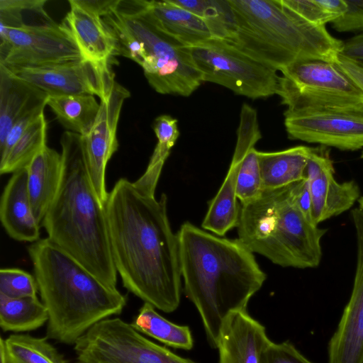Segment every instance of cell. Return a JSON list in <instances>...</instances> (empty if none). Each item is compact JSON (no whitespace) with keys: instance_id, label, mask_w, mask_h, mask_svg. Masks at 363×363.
I'll return each mask as SVG.
<instances>
[{"instance_id":"d4e9b609","label":"cell","mask_w":363,"mask_h":363,"mask_svg":"<svg viewBox=\"0 0 363 363\" xmlns=\"http://www.w3.org/2000/svg\"><path fill=\"white\" fill-rule=\"evenodd\" d=\"M47 106L67 131L81 135L91 128L100 109V103L89 94L49 96Z\"/></svg>"},{"instance_id":"3957f363","label":"cell","mask_w":363,"mask_h":363,"mask_svg":"<svg viewBox=\"0 0 363 363\" xmlns=\"http://www.w3.org/2000/svg\"><path fill=\"white\" fill-rule=\"evenodd\" d=\"M60 145L62 179L41 225L48 239L105 284L116 288L105 206L90 181L81 135L67 130Z\"/></svg>"},{"instance_id":"9a60e30c","label":"cell","mask_w":363,"mask_h":363,"mask_svg":"<svg viewBox=\"0 0 363 363\" xmlns=\"http://www.w3.org/2000/svg\"><path fill=\"white\" fill-rule=\"evenodd\" d=\"M357 244L353 287L328 344V363H363V211H351Z\"/></svg>"},{"instance_id":"ba28073f","label":"cell","mask_w":363,"mask_h":363,"mask_svg":"<svg viewBox=\"0 0 363 363\" xmlns=\"http://www.w3.org/2000/svg\"><path fill=\"white\" fill-rule=\"evenodd\" d=\"M280 72L278 95L293 113L320 108L344 107L363 102V91L335 63L299 62Z\"/></svg>"},{"instance_id":"b9f144b4","label":"cell","mask_w":363,"mask_h":363,"mask_svg":"<svg viewBox=\"0 0 363 363\" xmlns=\"http://www.w3.org/2000/svg\"><path fill=\"white\" fill-rule=\"evenodd\" d=\"M359 207L363 211V196L358 199Z\"/></svg>"},{"instance_id":"ac0fdd59","label":"cell","mask_w":363,"mask_h":363,"mask_svg":"<svg viewBox=\"0 0 363 363\" xmlns=\"http://www.w3.org/2000/svg\"><path fill=\"white\" fill-rule=\"evenodd\" d=\"M272 342L265 327L247 310L233 312L220 332L218 363H260L263 352Z\"/></svg>"},{"instance_id":"d6a6232c","label":"cell","mask_w":363,"mask_h":363,"mask_svg":"<svg viewBox=\"0 0 363 363\" xmlns=\"http://www.w3.org/2000/svg\"><path fill=\"white\" fill-rule=\"evenodd\" d=\"M280 3L306 21L318 26L341 16L347 9L345 0H279Z\"/></svg>"},{"instance_id":"ab89813d","label":"cell","mask_w":363,"mask_h":363,"mask_svg":"<svg viewBox=\"0 0 363 363\" xmlns=\"http://www.w3.org/2000/svg\"><path fill=\"white\" fill-rule=\"evenodd\" d=\"M341 55L363 62V33H360L344 43Z\"/></svg>"},{"instance_id":"7402d4cb","label":"cell","mask_w":363,"mask_h":363,"mask_svg":"<svg viewBox=\"0 0 363 363\" xmlns=\"http://www.w3.org/2000/svg\"><path fill=\"white\" fill-rule=\"evenodd\" d=\"M143 11L158 30L184 46L191 47L212 38L199 17L170 0H143Z\"/></svg>"},{"instance_id":"4316f807","label":"cell","mask_w":363,"mask_h":363,"mask_svg":"<svg viewBox=\"0 0 363 363\" xmlns=\"http://www.w3.org/2000/svg\"><path fill=\"white\" fill-rule=\"evenodd\" d=\"M130 325L138 332L175 349L190 350L194 347L191 331L188 325L174 323L144 302Z\"/></svg>"},{"instance_id":"d6986e66","label":"cell","mask_w":363,"mask_h":363,"mask_svg":"<svg viewBox=\"0 0 363 363\" xmlns=\"http://www.w3.org/2000/svg\"><path fill=\"white\" fill-rule=\"evenodd\" d=\"M70 9L60 24L85 60L111 62L117 55L116 39L102 18L69 1Z\"/></svg>"},{"instance_id":"7bdbcfd3","label":"cell","mask_w":363,"mask_h":363,"mask_svg":"<svg viewBox=\"0 0 363 363\" xmlns=\"http://www.w3.org/2000/svg\"><path fill=\"white\" fill-rule=\"evenodd\" d=\"M76 363H87V362L81 361V360H78Z\"/></svg>"},{"instance_id":"277c9868","label":"cell","mask_w":363,"mask_h":363,"mask_svg":"<svg viewBox=\"0 0 363 363\" xmlns=\"http://www.w3.org/2000/svg\"><path fill=\"white\" fill-rule=\"evenodd\" d=\"M28 252L48 312V339L74 345L94 325L123 311L126 296L48 238L33 242Z\"/></svg>"},{"instance_id":"7a4b0ae2","label":"cell","mask_w":363,"mask_h":363,"mask_svg":"<svg viewBox=\"0 0 363 363\" xmlns=\"http://www.w3.org/2000/svg\"><path fill=\"white\" fill-rule=\"evenodd\" d=\"M177 236L186 296L199 312L210 346L217 348L225 320L247 310L266 274L238 238H221L190 222L181 225Z\"/></svg>"},{"instance_id":"7c38bea8","label":"cell","mask_w":363,"mask_h":363,"mask_svg":"<svg viewBox=\"0 0 363 363\" xmlns=\"http://www.w3.org/2000/svg\"><path fill=\"white\" fill-rule=\"evenodd\" d=\"M289 139L343 151L363 147V102L333 108L284 113Z\"/></svg>"},{"instance_id":"836d02e7","label":"cell","mask_w":363,"mask_h":363,"mask_svg":"<svg viewBox=\"0 0 363 363\" xmlns=\"http://www.w3.org/2000/svg\"><path fill=\"white\" fill-rule=\"evenodd\" d=\"M262 191L258 150L252 147L242 160L236 182V196L241 205H245L259 198Z\"/></svg>"},{"instance_id":"f546056e","label":"cell","mask_w":363,"mask_h":363,"mask_svg":"<svg viewBox=\"0 0 363 363\" xmlns=\"http://www.w3.org/2000/svg\"><path fill=\"white\" fill-rule=\"evenodd\" d=\"M7 363H67L47 337L13 334L4 339Z\"/></svg>"},{"instance_id":"9c48e42d","label":"cell","mask_w":363,"mask_h":363,"mask_svg":"<svg viewBox=\"0 0 363 363\" xmlns=\"http://www.w3.org/2000/svg\"><path fill=\"white\" fill-rule=\"evenodd\" d=\"M203 82L225 86L250 99L278 94L277 70L242 52L230 42L211 38L189 47Z\"/></svg>"},{"instance_id":"30bf717a","label":"cell","mask_w":363,"mask_h":363,"mask_svg":"<svg viewBox=\"0 0 363 363\" xmlns=\"http://www.w3.org/2000/svg\"><path fill=\"white\" fill-rule=\"evenodd\" d=\"M74 346L77 359L87 363H197L150 341L119 318L98 322Z\"/></svg>"},{"instance_id":"d590c367","label":"cell","mask_w":363,"mask_h":363,"mask_svg":"<svg viewBox=\"0 0 363 363\" xmlns=\"http://www.w3.org/2000/svg\"><path fill=\"white\" fill-rule=\"evenodd\" d=\"M260 363H313L289 341L272 342L263 352Z\"/></svg>"},{"instance_id":"cb8c5ba5","label":"cell","mask_w":363,"mask_h":363,"mask_svg":"<svg viewBox=\"0 0 363 363\" xmlns=\"http://www.w3.org/2000/svg\"><path fill=\"white\" fill-rule=\"evenodd\" d=\"M312 147L298 145L276 152L258 151L262 190H273L306 179Z\"/></svg>"},{"instance_id":"60d3db41","label":"cell","mask_w":363,"mask_h":363,"mask_svg":"<svg viewBox=\"0 0 363 363\" xmlns=\"http://www.w3.org/2000/svg\"><path fill=\"white\" fill-rule=\"evenodd\" d=\"M0 359H1V363H7L3 337H1V339H0Z\"/></svg>"},{"instance_id":"4fadbf2b","label":"cell","mask_w":363,"mask_h":363,"mask_svg":"<svg viewBox=\"0 0 363 363\" xmlns=\"http://www.w3.org/2000/svg\"><path fill=\"white\" fill-rule=\"evenodd\" d=\"M110 63L83 59L45 67H5L49 96L89 94L101 100L111 92L116 82Z\"/></svg>"},{"instance_id":"8fae6325","label":"cell","mask_w":363,"mask_h":363,"mask_svg":"<svg viewBox=\"0 0 363 363\" xmlns=\"http://www.w3.org/2000/svg\"><path fill=\"white\" fill-rule=\"evenodd\" d=\"M83 59L60 24L0 26V65L6 67H45Z\"/></svg>"},{"instance_id":"484cf974","label":"cell","mask_w":363,"mask_h":363,"mask_svg":"<svg viewBox=\"0 0 363 363\" xmlns=\"http://www.w3.org/2000/svg\"><path fill=\"white\" fill-rule=\"evenodd\" d=\"M177 120L169 115L157 117L153 123V130L157 143L143 174L133 182L143 193L155 196L164 162L179 136Z\"/></svg>"},{"instance_id":"f1b7e54d","label":"cell","mask_w":363,"mask_h":363,"mask_svg":"<svg viewBox=\"0 0 363 363\" xmlns=\"http://www.w3.org/2000/svg\"><path fill=\"white\" fill-rule=\"evenodd\" d=\"M174 4L199 17L208 28L211 38L233 42L236 21L229 0H170Z\"/></svg>"},{"instance_id":"e575fe53","label":"cell","mask_w":363,"mask_h":363,"mask_svg":"<svg viewBox=\"0 0 363 363\" xmlns=\"http://www.w3.org/2000/svg\"><path fill=\"white\" fill-rule=\"evenodd\" d=\"M38 284L34 276L17 268L0 270V294L12 298L37 296Z\"/></svg>"},{"instance_id":"603a6c76","label":"cell","mask_w":363,"mask_h":363,"mask_svg":"<svg viewBox=\"0 0 363 363\" xmlns=\"http://www.w3.org/2000/svg\"><path fill=\"white\" fill-rule=\"evenodd\" d=\"M26 168L33 213L41 225L60 185L63 168L62 155L45 146Z\"/></svg>"},{"instance_id":"ffe728a7","label":"cell","mask_w":363,"mask_h":363,"mask_svg":"<svg viewBox=\"0 0 363 363\" xmlns=\"http://www.w3.org/2000/svg\"><path fill=\"white\" fill-rule=\"evenodd\" d=\"M0 220L7 234L16 240L33 243L40 239V224L33 213L26 167L13 172L4 189Z\"/></svg>"},{"instance_id":"8d00e7d4","label":"cell","mask_w":363,"mask_h":363,"mask_svg":"<svg viewBox=\"0 0 363 363\" xmlns=\"http://www.w3.org/2000/svg\"><path fill=\"white\" fill-rule=\"evenodd\" d=\"M345 12L331 23L332 27L340 33H363V0H345Z\"/></svg>"},{"instance_id":"ee69618b","label":"cell","mask_w":363,"mask_h":363,"mask_svg":"<svg viewBox=\"0 0 363 363\" xmlns=\"http://www.w3.org/2000/svg\"><path fill=\"white\" fill-rule=\"evenodd\" d=\"M360 157H361L362 159H363V151H362V154H361V155H360Z\"/></svg>"},{"instance_id":"74e56055","label":"cell","mask_w":363,"mask_h":363,"mask_svg":"<svg viewBox=\"0 0 363 363\" xmlns=\"http://www.w3.org/2000/svg\"><path fill=\"white\" fill-rule=\"evenodd\" d=\"M85 11L103 18L114 11L120 0H71Z\"/></svg>"},{"instance_id":"8992f818","label":"cell","mask_w":363,"mask_h":363,"mask_svg":"<svg viewBox=\"0 0 363 363\" xmlns=\"http://www.w3.org/2000/svg\"><path fill=\"white\" fill-rule=\"evenodd\" d=\"M238 240L252 253L283 267L309 269L322 259L320 241L327 233L310 220L296 203L292 184L263 191L241 205Z\"/></svg>"},{"instance_id":"f35d334b","label":"cell","mask_w":363,"mask_h":363,"mask_svg":"<svg viewBox=\"0 0 363 363\" xmlns=\"http://www.w3.org/2000/svg\"><path fill=\"white\" fill-rule=\"evenodd\" d=\"M363 91V62L340 55L336 63Z\"/></svg>"},{"instance_id":"e0dca14e","label":"cell","mask_w":363,"mask_h":363,"mask_svg":"<svg viewBox=\"0 0 363 363\" xmlns=\"http://www.w3.org/2000/svg\"><path fill=\"white\" fill-rule=\"evenodd\" d=\"M261 138L257 118L252 116L240 117L230 167L218 191L209 203L201 224L203 229L221 237L238 226L240 208L236 196L238 171L245 154Z\"/></svg>"},{"instance_id":"4dcf8cb0","label":"cell","mask_w":363,"mask_h":363,"mask_svg":"<svg viewBox=\"0 0 363 363\" xmlns=\"http://www.w3.org/2000/svg\"><path fill=\"white\" fill-rule=\"evenodd\" d=\"M47 121L44 113L26 130L11 148L6 159L0 162V174L13 173L26 167L46 145Z\"/></svg>"},{"instance_id":"52a82bcc","label":"cell","mask_w":363,"mask_h":363,"mask_svg":"<svg viewBox=\"0 0 363 363\" xmlns=\"http://www.w3.org/2000/svg\"><path fill=\"white\" fill-rule=\"evenodd\" d=\"M112 13L143 45L145 57L141 67L155 91L189 96L203 82L189 47L158 30L145 16L143 0H120Z\"/></svg>"},{"instance_id":"5b68a950","label":"cell","mask_w":363,"mask_h":363,"mask_svg":"<svg viewBox=\"0 0 363 363\" xmlns=\"http://www.w3.org/2000/svg\"><path fill=\"white\" fill-rule=\"evenodd\" d=\"M229 2L236 21L235 38L230 43L253 59L277 71L304 61L337 62L344 43L279 0Z\"/></svg>"},{"instance_id":"2e32d148","label":"cell","mask_w":363,"mask_h":363,"mask_svg":"<svg viewBox=\"0 0 363 363\" xmlns=\"http://www.w3.org/2000/svg\"><path fill=\"white\" fill-rule=\"evenodd\" d=\"M306 174L312 218L317 225L349 210L359 199L360 189L355 181L340 183L335 179L333 162L325 146L312 147Z\"/></svg>"},{"instance_id":"1f68e13d","label":"cell","mask_w":363,"mask_h":363,"mask_svg":"<svg viewBox=\"0 0 363 363\" xmlns=\"http://www.w3.org/2000/svg\"><path fill=\"white\" fill-rule=\"evenodd\" d=\"M45 0H0V26L10 28L56 23L46 13Z\"/></svg>"},{"instance_id":"83f0119b","label":"cell","mask_w":363,"mask_h":363,"mask_svg":"<svg viewBox=\"0 0 363 363\" xmlns=\"http://www.w3.org/2000/svg\"><path fill=\"white\" fill-rule=\"evenodd\" d=\"M48 312L37 296L12 298L0 294V326L4 332H28L48 321Z\"/></svg>"},{"instance_id":"5bb4252c","label":"cell","mask_w":363,"mask_h":363,"mask_svg":"<svg viewBox=\"0 0 363 363\" xmlns=\"http://www.w3.org/2000/svg\"><path fill=\"white\" fill-rule=\"evenodd\" d=\"M130 94L117 83L111 92L101 99L100 109L89 131L81 135L82 147L86 169L94 189L100 201L105 206L108 196L106 188V168L110 158L117 150L116 137L121 111Z\"/></svg>"},{"instance_id":"44dd1931","label":"cell","mask_w":363,"mask_h":363,"mask_svg":"<svg viewBox=\"0 0 363 363\" xmlns=\"http://www.w3.org/2000/svg\"><path fill=\"white\" fill-rule=\"evenodd\" d=\"M48 97L47 93L0 65V146L17 121L44 111Z\"/></svg>"},{"instance_id":"6da1fadb","label":"cell","mask_w":363,"mask_h":363,"mask_svg":"<svg viewBox=\"0 0 363 363\" xmlns=\"http://www.w3.org/2000/svg\"><path fill=\"white\" fill-rule=\"evenodd\" d=\"M159 199L119 179L105 203L114 267L123 286L164 313L179 306L182 294L178 240Z\"/></svg>"}]
</instances>
